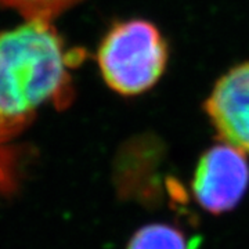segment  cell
<instances>
[{
    "label": "cell",
    "instance_id": "obj_1",
    "mask_svg": "<svg viewBox=\"0 0 249 249\" xmlns=\"http://www.w3.org/2000/svg\"><path fill=\"white\" fill-rule=\"evenodd\" d=\"M83 57L52 21L25 19L0 32V145H11L45 106L71 104V71Z\"/></svg>",
    "mask_w": 249,
    "mask_h": 249
},
{
    "label": "cell",
    "instance_id": "obj_2",
    "mask_svg": "<svg viewBox=\"0 0 249 249\" xmlns=\"http://www.w3.org/2000/svg\"><path fill=\"white\" fill-rule=\"evenodd\" d=\"M96 61L109 89L133 97L152 89L163 76L169 47L155 24L132 18L108 29L98 46Z\"/></svg>",
    "mask_w": 249,
    "mask_h": 249
},
{
    "label": "cell",
    "instance_id": "obj_3",
    "mask_svg": "<svg viewBox=\"0 0 249 249\" xmlns=\"http://www.w3.org/2000/svg\"><path fill=\"white\" fill-rule=\"evenodd\" d=\"M249 186L245 152L227 142L205 151L196 165L193 193L205 211L220 214L240 204Z\"/></svg>",
    "mask_w": 249,
    "mask_h": 249
},
{
    "label": "cell",
    "instance_id": "obj_4",
    "mask_svg": "<svg viewBox=\"0 0 249 249\" xmlns=\"http://www.w3.org/2000/svg\"><path fill=\"white\" fill-rule=\"evenodd\" d=\"M204 109L223 142L249 154V62L223 73Z\"/></svg>",
    "mask_w": 249,
    "mask_h": 249
},
{
    "label": "cell",
    "instance_id": "obj_5",
    "mask_svg": "<svg viewBox=\"0 0 249 249\" xmlns=\"http://www.w3.org/2000/svg\"><path fill=\"white\" fill-rule=\"evenodd\" d=\"M126 249H190V244L176 227L150 224L134 234Z\"/></svg>",
    "mask_w": 249,
    "mask_h": 249
},
{
    "label": "cell",
    "instance_id": "obj_6",
    "mask_svg": "<svg viewBox=\"0 0 249 249\" xmlns=\"http://www.w3.org/2000/svg\"><path fill=\"white\" fill-rule=\"evenodd\" d=\"M83 0H0L1 7L17 11L25 19L52 21Z\"/></svg>",
    "mask_w": 249,
    "mask_h": 249
},
{
    "label": "cell",
    "instance_id": "obj_7",
    "mask_svg": "<svg viewBox=\"0 0 249 249\" xmlns=\"http://www.w3.org/2000/svg\"><path fill=\"white\" fill-rule=\"evenodd\" d=\"M22 172V151L17 145H0V196L14 194Z\"/></svg>",
    "mask_w": 249,
    "mask_h": 249
}]
</instances>
